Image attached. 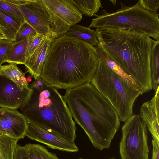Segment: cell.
<instances>
[{
	"label": "cell",
	"mask_w": 159,
	"mask_h": 159,
	"mask_svg": "<svg viewBox=\"0 0 159 159\" xmlns=\"http://www.w3.org/2000/svg\"><path fill=\"white\" fill-rule=\"evenodd\" d=\"M150 72L152 89L156 91L159 88V41L154 40L151 52Z\"/></svg>",
	"instance_id": "e0dca14e"
},
{
	"label": "cell",
	"mask_w": 159,
	"mask_h": 159,
	"mask_svg": "<svg viewBox=\"0 0 159 159\" xmlns=\"http://www.w3.org/2000/svg\"><path fill=\"white\" fill-rule=\"evenodd\" d=\"M28 39L14 43L8 52L5 63L24 65L26 60L25 52Z\"/></svg>",
	"instance_id": "ac0fdd59"
},
{
	"label": "cell",
	"mask_w": 159,
	"mask_h": 159,
	"mask_svg": "<svg viewBox=\"0 0 159 159\" xmlns=\"http://www.w3.org/2000/svg\"><path fill=\"white\" fill-rule=\"evenodd\" d=\"M79 159H82V158H79Z\"/></svg>",
	"instance_id": "d6a6232c"
},
{
	"label": "cell",
	"mask_w": 159,
	"mask_h": 159,
	"mask_svg": "<svg viewBox=\"0 0 159 159\" xmlns=\"http://www.w3.org/2000/svg\"><path fill=\"white\" fill-rule=\"evenodd\" d=\"M14 42L8 39H0V64L5 63V60L10 48Z\"/></svg>",
	"instance_id": "484cf974"
},
{
	"label": "cell",
	"mask_w": 159,
	"mask_h": 159,
	"mask_svg": "<svg viewBox=\"0 0 159 159\" xmlns=\"http://www.w3.org/2000/svg\"><path fill=\"white\" fill-rule=\"evenodd\" d=\"M24 146L28 159H59L42 145L29 143Z\"/></svg>",
	"instance_id": "44dd1931"
},
{
	"label": "cell",
	"mask_w": 159,
	"mask_h": 159,
	"mask_svg": "<svg viewBox=\"0 0 159 159\" xmlns=\"http://www.w3.org/2000/svg\"><path fill=\"white\" fill-rule=\"evenodd\" d=\"M0 75L7 77L22 88L29 87V84L27 81L25 73L14 63L0 65Z\"/></svg>",
	"instance_id": "2e32d148"
},
{
	"label": "cell",
	"mask_w": 159,
	"mask_h": 159,
	"mask_svg": "<svg viewBox=\"0 0 159 159\" xmlns=\"http://www.w3.org/2000/svg\"><path fill=\"white\" fill-rule=\"evenodd\" d=\"M41 0L48 15L50 35L54 38L65 35L82 18V14L70 0Z\"/></svg>",
	"instance_id": "ba28073f"
},
{
	"label": "cell",
	"mask_w": 159,
	"mask_h": 159,
	"mask_svg": "<svg viewBox=\"0 0 159 159\" xmlns=\"http://www.w3.org/2000/svg\"><path fill=\"white\" fill-rule=\"evenodd\" d=\"M90 83L110 102L123 122L133 115L137 98L146 92L141 86L120 76L99 58Z\"/></svg>",
	"instance_id": "5b68a950"
},
{
	"label": "cell",
	"mask_w": 159,
	"mask_h": 159,
	"mask_svg": "<svg viewBox=\"0 0 159 159\" xmlns=\"http://www.w3.org/2000/svg\"><path fill=\"white\" fill-rule=\"evenodd\" d=\"M26 119L27 128L25 136L47 146L52 149L70 152H76L78 148L70 141L52 130Z\"/></svg>",
	"instance_id": "9c48e42d"
},
{
	"label": "cell",
	"mask_w": 159,
	"mask_h": 159,
	"mask_svg": "<svg viewBox=\"0 0 159 159\" xmlns=\"http://www.w3.org/2000/svg\"><path fill=\"white\" fill-rule=\"evenodd\" d=\"M152 144L153 146L152 159H159V140L153 138Z\"/></svg>",
	"instance_id": "f1b7e54d"
},
{
	"label": "cell",
	"mask_w": 159,
	"mask_h": 159,
	"mask_svg": "<svg viewBox=\"0 0 159 159\" xmlns=\"http://www.w3.org/2000/svg\"><path fill=\"white\" fill-rule=\"evenodd\" d=\"M54 39L49 35L42 39L24 64L27 72L34 80L41 75L52 43Z\"/></svg>",
	"instance_id": "4fadbf2b"
},
{
	"label": "cell",
	"mask_w": 159,
	"mask_h": 159,
	"mask_svg": "<svg viewBox=\"0 0 159 159\" xmlns=\"http://www.w3.org/2000/svg\"><path fill=\"white\" fill-rule=\"evenodd\" d=\"M120 143L121 159H148L147 128L139 114L133 115L124 122Z\"/></svg>",
	"instance_id": "52a82bcc"
},
{
	"label": "cell",
	"mask_w": 159,
	"mask_h": 159,
	"mask_svg": "<svg viewBox=\"0 0 159 159\" xmlns=\"http://www.w3.org/2000/svg\"><path fill=\"white\" fill-rule=\"evenodd\" d=\"M95 31L98 46L109 57L146 92L152 90L150 61L154 40L143 33L115 28Z\"/></svg>",
	"instance_id": "3957f363"
},
{
	"label": "cell",
	"mask_w": 159,
	"mask_h": 159,
	"mask_svg": "<svg viewBox=\"0 0 159 159\" xmlns=\"http://www.w3.org/2000/svg\"><path fill=\"white\" fill-rule=\"evenodd\" d=\"M63 97L93 146L100 150L109 148L120 121L108 99L90 83L66 90Z\"/></svg>",
	"instance_id": "7a4b0ae2"
},
{
	"label": "cell",
	"mask_w": 159,
	"mask_h": 159,
	"mask_svg": "<svg viewBox=\"0 0 159 159\" xmlns=\"http://www.w3.org/2000/svg\"><path fill=\"white\" fill-rule=\"evenodd\" d=\"M18 7L24 21L37 34L50 35V27L45 7L41 0H19Z\"/></svg>",
	"instance_id": "30bf717a"
},
{
	"label": "cell",
	"mask_w": 159,
	"mask_h": 159,
	"mask_svg": "<svg viewBox=\"0 0 159 159\" xmlns=\"http://www.w3.org/2000/svg\"><path fill=\"white\" fill-rule=\"evenodd\" d=\"M27 82L29 83L32 81L31 77L30 76L28 75L27 78H26Z\"/></svg>",
	"instance_id": "4dcf8cb0"
},
{
	"label": "cell",
	"mask_w": 159,
	"mask_h": 159,
	"mask_svg": "<svg viewBox=\"0 0 159 159\" xmlns=\"http://www.w3.org/2000/svg\"><path fill=\"white\" fill-rule=\"evenodd\" d=\"M144 9L156 12L159 8V0H139L138 2Z\"/></svg>",
	"instance_id": "4316f807"
},
{
	"label": "cell",
	"mask_w": 159,
	"mask_h": 159,
	"mask_svg": "<svg viewBox=\"0 0 159 159\" xmlns=\"http://www.w3.org/2000/svg\"><path fill=\"white\" fill-rule=\"evenodd\" d=\"M1 65L0 64V65Z\"/></svg>",
	"instance_id": "836d02e7"
},
{
	"label": "cell",
	"mask_w": 159,
	"mask_h": 159,
	"mask_svg": "<svg viewBox=\"0 0 159 159\" xmlns=\"http://www.w3.org/2000/svg\"><path fill=\"white\" fill-rule=\"evenodd\" d=\"M19 0H0V9L7 13L24 21L18 8Z\"/></svg>",
	"instance_id": "603a6c76"
},
{
	"label": "cell",
	"mask_w": 159,
	"mask_h": 159,
	"mask_svg": "<svg viewBox=\"0 0 159 159\" xmlns=\"http://www.w3.org/2000/svg\"><path fill=\"white\" fill-rule=\"evenodd\" d=\"M83 40L93 46H97L99 42L96 32L89 27L75 24L65 34Z\"/></svg>",
	"instance_id": "9a60e30c"
},
{
	"label": "cell",
	"mask_w": 159,
	"mask_h": 159,
	"mask_svg": "<svg viewBox=\"0 0 159 159\" xmlns=\"http://www.w3.org/2000/svg\"><path fill=\"white\" fill-rule=\"evenodd\" d=\"M115 159L114 158H110V159Z\"/></svg>",
	"instance_id": "1f68e13d"
},
{
	"label": "cell",
	"mask_w": 159,
	"mask_h": 159,
	"mask_svg": "<svg viewBox=\"0 0 159 159\" xmlns=\"http://www.w3.org/2000/svg\"><path fill=\"white\" fill-rule=\"evenodd\" d=\"M27 128L26 118L17 109L0 108V135L19 140L25 136Z\"/></svg>",
	"instance_id": "7c38bea8"
},
{
	"label": "cell",
	"mask_w": 159,
	"mask_h": 159,
	"mask_svg": "<svg viewBox=\"0 0 159 159\" xmlns=\"http://www.w3.org/2000/svg\"><path fill=\"white\" fill-rule=\"evenodd\" d=\"M24 21L0 9V24L7 30V39L14 42L16 34Z\"/></svg>",
	"instance_id": "d6986e66"
},
{
	"label": "cell",
	"mask_w": 159,
	"mask_h": 159,
	"mask_svg": "<svg viewBox=\"0 0 159 159\" xmlns=\"http://www.w3.org/2000/svg\"><path fill=\"white\" fill-rule=\"evenodd\" d=\"M32 89L22 88L6 76L0 75V107L17 109L29 97Z\"/></svg>",
	"instance_id": "8fae6325"
},
{
	"label": "cell",
	"mask_w": 159,
	"mask_h": 159,
	"mask_svg": "<svg viewBox=\"0 0 159 159\" xmlns=\"http://www.w3.org/2000/svg\"><path fill=\"white\" fill-rule=\"evenodd\" d=\"M159 88L150 100L143 103L139 110L140 117L153 138L159 140Z\"/></svg>",
	"instance_id": "5bb4252c"
},
{
	"label": "cell",
	"mask_w": 159,
	"mask_h": 159,
	"mask_svg": "<svg viewBox=\"0 0 159 159\" xmlns=\"http://www.w3.org/2000/svg\"><path fill=\"white\" fill-rule=\"evenodd\" d=\"M7 39V30L0 24V39Z\"/></svg>",
	"instance_id": "f546056e"
},
{
	"label": "cell",
	"mask_w": 159,
	"mask_h": 159,
	"mask_svg": "<svg viewBox=\"0 0 159 159\" xmlns=\"http://www.w3.org/2000/svg\"><path fill=\"white\" fill-rule=\"evenodd\" d=\"M72 3L85 16H98L96 13L100 8H103L100 0H70Z\"/></svg>",
	"instance_id": "ffe728a7"
},
{
	"label": "cell",
	"mask_w": 159,
	"mask_h": 159,
	"mask_svg": "<svg viewBox=\"0 0 159 159\" xmlns=\"http://www.w3.org/2000/svg\"><path fill=\"white\" fill-rule=\"evenodd\" d=\"M46 36L37 34L35 36L28 39L25 52L26 60L31 55L41 41Z\"/></svg>",
	"instance_id": "d4e9b609"
},
{
	"label": "cell",
	"mask_w": 159,
	"mask_h": 159,
	"mask_svg": "<svg viewBox=\"0 0 159 159\" xmlns=\"http://www.w3.org/2000/svg\"><path fill=\"white\" fill-rule=\"evenodd\" d=\"M37 33L34 28L25 21L21 25L15 36L14 43H17L34 37Z\"/></svg>",
	"instance_id": "cb8c5ba5"
},
{
	"label": "cell",
	"mask_w": 159,
	"mask_h": 159,
	"mask_svg": "<svg viewBox=\"0 0 159 159\" xmlns=\"http://www.w3.org/2000/svg\"><path fill=\"white\" fill-rule=\"evenodd\" d=\"M19 140L0 135V159H14Z\"/></svg>",
	"instance_id": "7402d4cb"
},
{
	"label": "cell",
	"mask_w": 159,
	"mask_h": 159,
	"mask_svg": "<svg viewBox=\"0 0 159 159\" xmlns=\"http://www.w3.org/2000/svg\"><path fill=\"white\" fill-rule=\"evenodd\" d=\"M121 7L109 13L105 9L91 20L89 27H109L144 34L159 41V14L143 8L138 2L131 6L120 2Z\"/></svg>",
	"instance_id": "8992f818"
},
{
	"label": "cell",
	"mask_w": 159,
	"mask_h": 159,
	"mask_svg": "<svg viewBox=\"0 0 159 159\" xmlns=\"http://www.w3.org/2000/svg\"><path fill=\"white\" fill-rule=\"evenodd\" d=\"M14 159H28L24 146L17 144Z\"/></svg>",
	"instance_id": "83f0119b"
},
{
	"label": "cell",
	"mask_w": 159,
	"mask_h": 159,
	"mask_svg": "<svg viewBox=\"0 0 159 159\" xmlns=\"http://www.w3.org/2000/svg\"><path fill=\"white\" fill-rule=\"evenodd\" d=\"M30 87L31 94L19 108L26 118L74 142L75 122L63 97L57 89L40 77L34 80Z\"/></svg>",
	"instance_id": "277c9868"
},
{
	"label": "cell",
	"mask_w": 159,
	"mask_h": 159,
	"mask_svg": "<svg viewBox=\"0 0 159 159\" xmlns=\"http://www.w3.org/2000/svg\"><path fill=\"white\" fill-rule=\"evenodd\" d=\"M98 61L95 47L64 35L52 41L40 77L57 89L74 88L90 83Z\"/></svg>",
	"instance_id": "6da1fadb"
}]
</instances>
